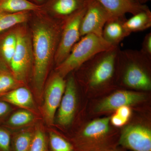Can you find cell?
Listing matches in <instances>:
<instances>
[{
  "mask_svg": "<svg viewBox=\"0 0 151 151\" xmlns=\"http://www.w3.org/2000/svg\"><path fill=\"white\" fill-rule=\"evenodd\" d=\"M34 19L31 34L33 66V81L37 96L43 92L55 56L64 21L51 17L42 11L32 12Z\"/></svg>",
  "mask_w": 151,
  "mask_h": 151,
  "instance_id": "6da1fadb",
  "label": "cell"
},
{
  "mask_svg": "<svg viewBox=\"0 0 151 151\" xmlns=\"http://www.w3.org/2000/svg\"><path fill=\"white\" fill-rule=\"evenodd\" d=\"M151 60L140 50L120 49L117 54L116 68L121 69V83L132 89L150 90Z\"/></svg>",
  "mask_w": 151,
  "mask_h": 151,
  "instance_id": "7a4b0ae2",
  "label": "cell"
},
{
  "mask_svg": "<svg viewBox=\"0 0 151 151\" xmlns=\"http://www.w3.org/2000/svg\"><path fill=\"white\" fill-rule=\"evenodd\" d=\"M115 47L101 37L93 34L86 35L81 37L65 60L57 66L56 72L64 78L92 57Z\"/></svg>",
  "mask_w": 151,
  "mask_h": 151,
  "instance_id": "3957f363",
  "label": "cell"
},
{
  "mask_svg": "<svg viewBox=\"0 0 151 151\" xmlns=\"http://www.w3.org/2000/svg\"><path fill=\"white\" fill-rule=\"evenodd\" d=\"M119 49L118 46L100 52L78 68L85 71L87 86L96 88L111 82L116 74V59Z\"/></svg>",
  "mask_w": 151,
  "mask_h": 151,
  "instance_id": "277c9868",
  "label": "cell"
},
{
  "mask_svg": "<svg viewBox=\"0 0 151 151\" xmlns=\"http://www.w3.org/2000/svg\"><path fill=\"white\" fill-rule=\"evenodd\" d=\"M17 43L10 70L15 78L24 83L33 66L31 34L24 26L15 29Z\"/></svg>",
  "mask_w": 151,
  "mask_h": 151,
  "instance_id": "5b68a950",
  "label": "cell"
},
{
  "mask_svg": "<svg viewBox=\"0 0 151 151\" xmlns=\"http://www.w3.org/2000/svg\"><path fill=\"white\" fill-rule=\"evenodd\" d=\"M86 7L64 20L55 56L54 62L56 66L65 60L73 47L81 38L80 24Z\"/></svg>",
  "mask_w": 151,
  "mask_h": 151,
  "instance_id": "8992f818",
  "label": "cell"
},
{
  "mask_svg": "<svg viewBox=\"0 0 151 151\" xmlns=\"http://www.w3.org/2000/svg\"><path fill=\"white\" fill-rule=\"evenodd\" d=\"M66 81L64 78L55 72L50 78L45 87L44 102L42 107V115L47 124L52 125L55 116L64 91Z\"/></svg>",
  "mask_w": 151,
  "mask_h": 151,
  "instance_id": "52a82bcc",
  "label": "cell"
},
{
  "mask_svg": "<svg viewBox=\"0 0 151 151\" xmlns=\"http://www.w3.org/2000/svg\"><path fill=\"white\" fill-rule=\"evenodd\" d=\"M112 17H113L97 0H88L80 24L81 37L89 34L102 37L104 26Z\"/></svg>",
  "mask_w": 151,
  "mask_h": 151,
  "instance_id": "ba28073f",
  "label": "cell"
},
{
  "mask_svg": "<svg viewBox=\"0 0 151 151\" xmlns=\"http://www.w3.org/2000/svg\"><path fill=\"white\" fill-rule=\"evenodd\" d=\"M118 145L132 151H151V131L139 125L127 126L119 136Z\"/></svg>",
  "mask_w": 151,
  "mask_h": 151,
  "instance_id": "9c48e42d",
  "label": "cell"
},
{
  "mask_svg": "<svg viewBox=\"0 0 151 151\" xmlns=\"http://www.w3.org/2000/svg\"><path fill=\"white\" fill-rule=\"evenodd\" d=\"M88 0H46L41 11L51 17L64 21L85 8Z\"/></svg>",
  "mask_w": 151,
  "mask_h": 151,
  "instance_id": "30bf717a",
  "label": "cell"
},
{
  "mask_svg": "<svg viewBox=\"0 0 151 151\" xmlns=\"http://www.w3.org/2000/svg\"><path fill=\"white\" fill-rule=\"evenodd\" d=\"M77 105L76 81L73 75L66 81L65 91L59 105L58 122L62 126L70 125L73 121Z\"/></svg>",
  "mask_w": 151,
  "mask_h": 151,
  "instance_id": "8fae6325",
  "label": "cell"
},
{
  "mask_svg": "<svg viewBox=\"0 0 151 151\" xmlns=\"http://www.w3.org/2000/svg\"><path fill=\"white\" fill-rule=\"evenodd\" d=\"M145 99V96L142 93L120 90L114 92L98 104L95 112L103 113L116 110L122 106H129L137 104Z\"/></svg>",
  "mask_w": 151,
  "mask_h": 151,
  "instance_id": "7c38bea8",
  "label": "cell"
},
{
  "mask_svg": "<svg viewBox=\"0 0 151 151\" xmlns=\"http://www.w3.org/2000/svg\"><path fill=\"white\" fill-rule=\"evenodd\" d=\"M109 14L114 17H125L127 13L134 15L149 9L145 4H137L132 0H97Z\"/></svg>",
  "mask_w": 151,
  "mask_h": 151,
  "instance_id": "4fadbf2b",
  "label": "cell"
},
{
  "mask_svg": "<svg viewBox=\"0 0 151 151\" xmlns=\"http://www.w3.org/2000/svg\"><path fill=\"white\" fill-rule=\"evenodd\" d=\"M125 17H112L105 24L102 37L113 46H119L120 42L130 35L124 26Z\"/></svg>",
  "mask_w": 151,
  "mask_h": 151,
  "instance_id": "5bb4252c",
  "label": "cell"
},
{
  "mask_svg": "<svg viewBox=\"0 0 151 151\" xmlns=\"http://www.w3.org/2000/svg\"><path fill=\"white\" fill-rule=\"evenodd\" d=\"M17 43L15 29L0 33V69H10Z\"/></svg>",
  "mask_w": 151,
  "mask_h": 151,
  "instance_id": "9a60e30c",
  "label": "cell"
},
{
  "mask_svg": "<svg viewBox=\"0 0 151 151\" xmlns=\"http://www.w3.org/2000/svg\"><path fill=\"white\" fill-rule=\"evenodd\" d=\"M1 100L31 112L35 108L31 92L27 88L20 86L1 96Z\"/></svg>",
  "mask_w": 151,
  "mask_h": 151,
  "instance_id": "2e32d148",
  "label": "cell"
},
{
  "mask_svg": "<svg viewBox=\"0 0 151 151\" xmlns=\"http://www.w3.org/2000/svg\"><path fill=\"white\" fill-rule=\"evenodd\" d=\"M124 26L130 34L150 28L151 27V12L150 9L133 15L132 17L125 21Z\"/></svg>",
  "mask_w": 151,
  "mask_h": 151,
  "instance_id": "e0dca14e",
  "label": "cell"
},
{
  "mask_svg": "<svg viewBox=\"0 0 151 151\" xmlns=\"http://www.w3.org/2000/svg\"><path fill=\"white\" fill-rule=\"evenodd\" d=\"M42 6L29 0H0V12L9 13L35 12L41 10Z\"/></svg>",
  "mask_w": 151,
  "mask_h": 151,
  "instance_id": "ac0fdd59",
  "label": "cell"
},
{
  "mask_svg": "<svg viewBox=\"0 0 151 151\" xmlns=\"http://www.w3.org/2000/svg\"><path fill=\"white\" fill-rule=\"evenodd\" d=\"M32 12H25L9 13L0 12V33L26 22L31 17Z\"/></svg>",
  "mask_w": 151,
  "mask_h": 151,
  "instance_id": "d6986e66",
  "label": "cell"
},
{
  "mask_svg": "<svg viewBox=\"0 0 151 151\" xmlns=\"http://www.w3.org/2000/svg\"><path fill=\"white\" fill-rule=\"evenodd\" d=\"M34 130H25L12 136V151H29L32 143Z\"/></svg>",
  "mask_w": 151,
  "mask_h": 151,
  "instance_id": "ffe728a7",
  "label": "cell"
},
{
  "mask_svg": "<svg viewBox=\"0 0 151 151\" xmlns=\"http://www.w3.org/2000/svg\"><path fill=\"white\" fill-rule=\"evenodd\" d=\"M24 84L15 78L9 70L0 69V96L22 86Z\"/></svg>",
  "mask_w": 151,
  "mask_h": 151,
  "instance_id": "44dd1931",
  "label": "cell"
},
{
  "mask_svg": "<svg viewBox=\"0 0 151 151\" xmlns=\"http://www.w3.org/2000/svg\"><path fill=\"white\" fill-rule=\"evenodd\" d=\"M48 141L50 151H75L71 142L55 132H49Z\"/></svg>",
  "mask_w": 151,
  "mask_h": 151,
  "instance_id": "7402d4cb",
  "label": "cell"
},
{
  "mask_svg": "<svg viewBox=\"0 0 151 151\" xmlns=\"http://www.w3.org/2000/svg\"><path fill=\"white\" fill-rule=\"evenodd\" d=\"M35 119L32 112L27 110H20L15 112L10 117L7 125L13 127H24L31 124Z\"/></svg>",
  "mask_w": 151,
  "mask_h": 151,
  "instance_id": "603a6c76",
  "label": "cell"
},
{
  "mask_svg": "<svg viewBox=\"0 0 151 151\" xmlns=\"http://www.w3.org/2000/svg\"><path fill=\"white\" fill-rule=\"evenodd\" d=\"M29 151H50L48 137L41 127H37L35 129L33 139Z\"/></svg>",
  "mask_w": 151,
  "mask_h": 151,
  "instance_id": "cb8c5ba5",
  "label": "cell"
},
{
  "mask_svg": "<svg viewBox=\"0 0 151 151\" xmlns=\"http://www.w3.org/2000/svg\"><path fill=\"white\" fill-rule=\"evenodd\" d=\"M12 138L8 130L0 127V151H12Z\"/></svg>",
  "mask_w": 151,
  "mask_h": 151,
  "instance_id": "d4e9b609",
  "label": "cell"
},
{
  "mask_svg": "<svg viewBox=\"0 0 151 151\" xmlns=\"http://www.w3.org/2000/svg\"><path fill=\"white\" fill-rule=\"evenodd\" d=\"M140 51L151 59V32L147 34L143 39Z\"/></svg>",
  "mask_w": 151,
  "mask_h": 151,
  "instance_id": "484cf974",
  "label": "cell"
},
{
  "mask_svg": "<svg viewBox=\"0 0 151 151\" xmlns=\"http://www.w3.org/2000/svg\"><path fill=\"white\" fill-rule=\"evenodd\" d=\"M116 114L121 118L128 121L132 114V111L129 106H122L116 110Z\"/></svg>",
  "mask_w": 151,
  "mask_h": 151,
  "instance_id": "4316f807",
  "label": "cell"
},
{
  "mask_svg": "<svg viewBox=\"0 0 151 151\" xmlns=\"http://www.w3.org/2000/svg\"><path fill=\"white\" fill-rule=\"evenodd\" d=\"M10 105L4 100H0V119H2L11 112Z\"/></svg>",
  "mask_w": 151,
  "mask_h": 151,
  "instance_id": "83f0119b",
  "label": "cell"
},
{
  "mask_svg": "<svg viewBox=\"0 0 151 151\" xmlns=\"http://www.w3.org/2000/svg\"><path fill=\"white\" fill-rule=\"evenodd\" d=\"M111 123L116 127H121L126 124L128 121L118 116L115 113L110 119Z\"/></svg>",
  "mask_w": 151,
  "mask_h": 151,
  "instance_id": "f1b7e54d",
  "label": "cell"
},
{
  "mask_svg": "<svg viewBox=\"0 0 151 151\" xmlns=\"http://www.w3.org/2000/svg\"><path fill=\"white\" fill-rule=\"evenodd\" d=\"M29 1L38 5L42 6L45 2L46 0H29Z\"/></svg>",
  "mask_w": 151,
  "mask_h": 151,
  "instance_id": "f546056e",
  "label": "cell"
},
{
  "mask_svg": "<svg viewBox=\"0 0 151 151\" xmlns=\"http://www.w3.org/2000/svg\"><path fill=\"white\" fill-rule=\"evenodd\" d=\"M132 1H133L135 3L140 4L144 5L145 3L150 1V0H132Z\"/></svg>",
  "mask_w": 151,
  "mask_h": 151,
  "instance_id": "4dcf8cb0",
  "label": "cell"
},
{
  "mask_svg": "<svg viewBox=\"0 0 151 151\" xmlns=\"http://www.w3.org/2000/svg\"><path fill=\"white\" fill-rule=\"evenodd\" d=\"M113 147L111 148L108 149V150H105L103 151H122L120 150H117V149H113Z\"/></svg>",
  "mask_w": 151,
  "mask_h": 151,
  "instance_id": "1f68e13d",
  "label": "cell"
}]
</instances>
